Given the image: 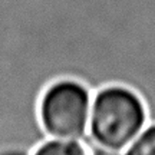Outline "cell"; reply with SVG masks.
Wrapping results in <instances>:
<instances>
[{
	"label": "cell",
	"instance_id": "obj_1",
	"mask_svg": "<svg viewBox=\"0 0 155 155\" xmlns=\"http://www.w3.org/2000/svg\"><path fill=\"white\" fill-rule=\"evenodd\" d=\"M147 124V106L131 88L106 85L92 94L88 134L95 144L124 151Z\"/></svg>",
	"mask_w": 155,
	"mask_h": 155
},
{
	"label": "cell",
	"instance_id": "obj_2",
	"mask_svg": "<svg viewBox=\"0 0 155 155\" xmlns=\"http://www.w3.org/2000/svg\"><path fill=\"white\" fill-rule=\"evenodd\" d=\"M91 104L92 92L86 85L71 78L58 79L40 96V124L50 138L83 141L89 135Z\"/></svg>",
	"mask_w": 155,
	"mask_h": 155
},
{
	"label": "cell",
	"instance_id": "obj_3",
	"mask_svg": "<svg viewBox=\"0 0 155 155\" xmlns=\"http://www.w3.org/2000/svg\"><path fill=\"white\" fill-rule=\"evenodd\" d=\"M30 155H89V148L83 141L49 137Z\"/></svg>",
	"mask_w": 155,
	"mask_h": 155
},
{
	"label": "cell",
	"instance_id": "obj_4",
	"mask_svg": "<svg viewBox=\"0 0 155 155\" xmlns=\"http://www.w3.org/2000/svg\"><path fill=\"white\" fill-rule=\"evenodd\" d=\"M124 155H155V124L147 127L137 135L122 152Z\"/></svg>",
	"mask_w": 155,
	"mask_h": 155
},
{
	"label": "cell",
	"instance_id": "obj_5",
	"mask_svg": "<svg viewBox=\"0 0 155 155\" xmlns=\"http://www.w3.org/2000/svg\"><path fill=\"white\" fill-rule=\"evenodd\" d=\"M32 152H29L26 150H20V148H5L0 150V155H30Z\"/></svg>",
	"mask_w": 155,
	"mask_h": 155
}]
</instances>
